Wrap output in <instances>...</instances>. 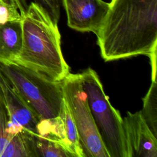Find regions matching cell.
<instances>
[{
    "mask_svg": "<svg viewBox=\"0 0 157 157\" xmlns=\"http://www.w3.org/2000/svg\"><path fill=\"white\" fill-rule=\"evenodd\" d=\"M96 34L105 61L157 50V0H111Z\"/></svg>",
    "mask_w": 157,
    "mask_h": 157,
    "instance_id": "1",
    "label": "cell"
},
{
    "mask_svg": "<svg viewBox=\"0 0 157 157\" xmlns=\"http://www.w3.org/2000/svg\"><path fill=\"white\" fill-rule=\"evenodd\" d=\"M23 42L14 63L40 72L53 80L62 81L69 73L61 48L58 24L46 11L32 2L21 15Z\"/></svg>",
    "mask_w": 157,
    "mask_h": 157,
    "instance_id": "2",
    "label": "cell"
},
{
    "mask_svg": "<svg viewBox=\"0 0 157 157\" xmlns=\"http://www.w3.org/2000/svg\"><path fill=\"white\" fill-rule=\"evenodd\" d=\"M0 70L40 120L56 118L64 101L61 81L12 63H0Z\"/></svg>",
    "mask_w": 157,
    "mask_h": 157,
    "instance_id": "3",
    "label": "cell"
},
{
    "mask_svg": "<svg viewBox=\"0 0 157 157\" xmlns=\"http://www.w3.org/2000/svg\"><path fill=\"white\" fill-rule=\"evenodd\" d=\"M80 74L82 89L109 157H127L122 118L110 104L98 74L88 68Z\"/></svg>",
    "mask_w": 157,
    "mask_h": 157,
    "instance_id": "4",
    "label": "cell"
},
{
    "mask_svg": "<svg viewBox=\"0 0 157 157\" xmlns=\"http://www.w3.org/2000/svg\"><path fill=\"white\" fill-rule=\"evenodd\" d=\"M61 85L63 98L76 126L85 156L109 157L82 89L80 74L69 72L61 81Z\"/></svg>",
    "mask_w": 157,
    "mask_h": 157,
    "instance_id": "5",
    "label": "cell"
},
{
    "mask_svg": "<svg viewBox=\"0 0 157 157\" xmlns=\"http://www.w3.org/2000/svg\"><path fill=\"white\" fill-rule=\"evenodd\" d=\"M0 91L9 117L8 134L15 136L26 131L34 135H38L40 118L1 70Z\"/></svg>",
    "mask_w": 157,
    "mask_h": 157,
    "instance_id": "6",
    "label": "cell"
},
{
    "mask_svg": "<svg viewBox=\"0 0 157 157\" xmlns=\"http://www.w3.org/2000/svg\"><path fill=\"white\" fill-rule=\"evenodd\" d=\"M69 28L79 32H93L100 29L110 4L102 0H62Z\"/></svg>",
    "mask_w": 157,
    "mask_h": 157,
    "instance_id": "7",
    "label": "cell"
},
{
    "mask_svg": "<svg viewBox=\"0 0 157 157\" xmlns=\"http://www.w3.org/2000/svg\"><path fill=\"white\" fill-rule=\"evenodd\" d=\"M127 157H157V137L146 122L140 111L127 112L122 118Z\"/></svg>",
    "mask_w": 157,
    "mask_h": 157,
    "instance_id": "8",
    "label": "cell"
},
{
    "mask_svg": "<svg viewBox=\"0 0 157 157\" xmlns=\"http://www.w3.org/2000/svg\"><path fill=\"white\" fill-rule=\"evenodd\" d=\"M38 132L39 135L58 140L74 157H85L76 126L64 99L59 115L56 118L40 121Z\"/></svg>",
    "mask_w": 157,
    "mask_h": 157,
    "instance_id": "9",
    "label": "cell"
},
{
    "mask_svg": "<svg viewBox=\"0 0 157 157\" xmlns=\"http://www.w3.org/2000/svg\"><path fill=\"white\" fill-rule=\"evenodd\" d=\"M8 112L0 91V157H36L33 134L26 131L10 136Z\"/></svg>",
    "mask_w": 157,
    "mask_h": 157,
    "instance_id": "10",
    "label": "cell"
},
{
    "mask_svg": "<svg viewBox=\"0 0 157 157\" xmlns=\"http://www.w3.org/2000/svg\"><path fill=\"white\" fill-rule=\"evenodd\" d=\"M21 20L0 23V63L15 61L22 47Z\"/></svg>",
    "mask_w": 157,
    "mask_h": 157,
    "instance_id": "11",
    "label": "cell"
},
{
    "mask_svg": "<svg viewBox=\"0 0 157 157\" xmlns=\"http://www.w3.org/2000/svg\"><path fill=\"white\" fill-rule=\"evenodd\" d=\"M36 157H74L58 140L48 136L34 135Z\"/></svg>",
    "mask_w": 157,
    "mask_h": 157,
    "instance_id": "12",
    "label": "cell"
},
{
    "mask_svg": "<svg viewBox=\"0 0 157 157\" xmlns=\"http://www.w3.org/2000/svg\"><path fill=\"white\" fill-rule=\"evenodd\" d=\"M141 114L148 128L157 137V83L151 80V85L143 98V108Z\"/></svg>",
    "mask_w": 157,
    "mask_h": 157,
    "instance_id": "13",
    "label": "cell"
},
{
    "mask_svg": "<svg viewBox=\"0 0 157 157\" xmlns=\"http://www.w3.org/2000/svg\"><path fill=\"white\" fill-rule=\"evenodd\" d=\"M21 19V13L15 0H0V23Z\"/></svg>",
    "mask_w": 157,
    "mask_h": 157,
    "instance_id": "14",
    "label": "cell"
},
{
    "mask_svg": "<svg viewBox=\"0 0 157 157\" xmlns=\"http://www.w3.org/2000/svg\"><path fill=\"white\" fill-rule=\"evenodd\" d=\"M34 2L41 6L53 21L58 24L60 17L62 0H34Z\"/></svg>",
    "mask_w": 157,
    "mask_h": 157,
    "instance_id": "15",
    "label": "cell"
},
{
    "mask_svg": "<svg viewBox=\"0 0 157 157\" xmlns=\"http://www.w3.org/2000/svg\"><path fill=\"white\" fill-rule=\"evenodd\" d=\"M15 1L18 6V10L21 13V15H22L25 12L28 6L27 4L26 0H15Z\"/></svg>",
    "mask_w": 157,
    "mask_h": 157,
    "instance_id": "16",
    "label": "cell"
}]
</instances>
